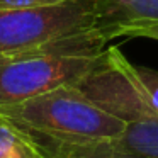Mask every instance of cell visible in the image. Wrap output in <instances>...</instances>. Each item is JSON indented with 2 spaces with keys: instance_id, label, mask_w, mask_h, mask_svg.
Returning a JSON list of instances; mask_svg holds the SVG:
<instances>
[{
  "instance_id": "obj_2",
  "label": "cell",
  "mask_w": 158,
  "mask_h": 158,
  "mask_svg": "<svg viewBox=\"0 0 158 158\" xmlns=\"http://www.w3.org/2000/svg\"><path fill=\"white\" fill-rule=\"evenodd\" d=\"M53 41L29 51L0 55V107L61 85H77L102 55L60 56L55 53Z\"/></svg>"
},
{
  "instance_id": "obj_1",
  "label": "cell",
  "mask_w": 158,
  "mask_h": 158,
  "mask_svg": "<svg viewBox=\"0 0 158 158\" xmlns=\"http://www.w3.org/2000/svg\"><path fill=\"white\" fill-rule=\"evenodd\" d=\"M0 117L38 138L61 143L119 141L126 123L87 99L75 85H61L22 102L0 107Z\"/></svg>"
},
{
  "instance_id": "obj_10",
  "label": "cell",
  "mask_w": 158,
  "mask_h": 158,
  "mask_svg": "<svg viewBox=\"0 0 158 158\" xmlns=\"http://www.w3.org/2000/svg\"><path fill=\"white\" fill-rule=\"evenodd\" d=\"M134 73H136L138 82L141 83L144 94L148 95L151 106L158 110V72L153 68H146V66H136L133 65Z\"/></svg>"
},
{
  "instance_id": "obj_4",
  "label": "cell",
  "mask_w": 158,
  "mask_h": 158,
  "mask_svg": "<svg viewBox=\"0 0 158 158\" xmlns=\"http://www.w3.org/2000/svg\"><path fill=\"white\" fill-rule=\"evenodd\" d=\"M75 87L95 106L124 123L158 119V110L138 82L133 63L117 46L104 49L97 65Z\"/></svg>"
},
{
  "instance_id": "obj_8",
  "label": "cell",
  "mask_w": 158,
  "mask_h": 158,
  "mask_svg": "<svg viewBox=\"0 0 158 158\" xmlns=\"http://www.w3.org/2000/svg\"><path fill=\"white\" fill-rule=\"evenodd\" d=\"M116 144L139 156L158 158V119L126 123V129Z\"/></svg>"
},
{
  "instance_id": "obj_7",
  "label": "cell",
  "mask_w": 158,
  "mask_h": 158,
  "mask_svg": "<svg viewBox=\"0 0 158 158\" xmlns=\"http://www.w3.org/2000/svg\"><path fill=\"white\" fill-rule=\"evenodd\" d=\"M0 158H46L38 141L21 126L0 117Z\"/></svg>"
},
{
  "instance_id": "obj_3",
  "label": "cell",
  "mask_w": 158,
  "mask_h": 158,
  "mask_svg": "<svg viewBox=\"0 0 158 158\" xmlns=\"http://www.w3.org/2000/svg\"><path fill=\"white\" fill-rule=\"evenodd\" d=\"M95 24V0H65L32 9L0 10V55L36 49Z\"/></svg>"
},
{
  "instance_id": "obj_9",
  "label": "cell",
  "mask_w": 158,
  "mask_h": 158,
  "mask_svg": "<svg viewBox=\"0 0 158 158\" xmlns=\"http://www.w3.org/2000/svg\"><path fill=\"white\" fill-rule=\"evenodd\" d=\"M97 31L107 41H112L116 38H148L158 41V21H151V19L119 22V24L109 26L106 29H97Z\"/></svg>"
},
{
  "instance_id": "obj_6",
  "label": "cell",
  "mask_w": 158,
  "mask_h": 158,
  "mask_svg": "<svg viewBox=\"0 0 158 158\" xmlns=\"http://www.w3.org/2000/svg\"><path fill=\"white\" fill-rule=\"evenodd\" d=\"M39 148L43 150L46 158H144L139 155L121 150L112 143H61V141L38 138Z\"/></svg>"
},
{
  "instance_id": "obj_5",
  "label": "cell",
  "mask_w": 158,
  "mask_h": 158,
  "mask_svg": "<svg viewBox=\"0 0 158 158\" xmlns=\"http://www.w3.org/2000/svg\"><path fill=\"white\" fill-rule=\"evenodd\" d=\"M141 19L158 21V0H95L97 29Z\"/></svg>"
},
{
  "instance_id": "obj_11",
  "label": "cell",
  "mask_w": 158,
  "mask_h": 158,
  "mask_svg": "<svg viewBox=\"0 0 158 158\" xmlns=\"http://www.w3.org/2000/svg\"><path fill=\"white\" fill-rule=\"evenodd\" d=\"M65 0H0V10L7 9H32V7H44V5L60 4Z\"/></svg>"
}]
</instances>
